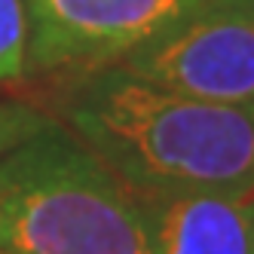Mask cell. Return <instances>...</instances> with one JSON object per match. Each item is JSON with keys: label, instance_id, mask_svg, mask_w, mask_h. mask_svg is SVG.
Returning <instances> with one entry per match:
<instances>
[{"label": "cell", "instance_id": "6", "mask_svg": "<svg viewBox=\"0 0 254 254\" xmlns=\"http://www.w3.org/2000/svg\"><path fill=\"white\" fill-rule=\"evenodd\" d=\"M25 6L22 0H0V83L25 77Z\"/></svg>", "mask_w": 254, "mask_h": 254}, {"label": "cell", "instance_id": "5", "mask_svg": "<svg viewBox=\"0 0 254 254\" xmlns=\"http://www.w3.org/2000/svg\"><path fill=\"white\" fill-rule=\"evenodd\" d=\"M141 202L150 254H254L248 193H172Z\"/></svg>", "mask_w": 254, "mask_h": 254}, {"label": "cell", "instance_id": "3", "mask_svg": "<svg viewBox=\"0 0 254 254\" xmlns=\"http://www.w3.org/2000/svg\"><path fill=\"white\" fill-rule=\"evenodd\" d=\"M117 64L178 95L254 104V0H202Z\"/></svg>", "mask_w": 254, "mask_h": 254}, {"label": "cell", "instance_id": "2", "mask_svg": "<svg viewBox=\"0 0 254 254\" xmlns=\"http://www.w3.org/2000/svg\"><path fill=\"white\" fill-rule=\"evenodd\" d=\"M0 254H150L144 202L46 120L0 153Z\"/></svg>", "mask_w": 254, "mask_h": 254}, {"label": "cell", "instance_id": "4", "mask_svg": "<svg viewBox=\"0 0 254 254\" xmlns=\"http://www.w3.org/2000/svg\"><path fill=\"white\" fill-rule=\"evenodd\" d=\"M202 0H22L25 74H83L184 19Z\"/></svg>", "mask_w": 254, "mask_h": 254}, {"label": "cell", "instance_id": "8", "mask_svg": "<svg viewBox=\"0 0 254 254\" xmlns=\"http://www.w3.org/2000/svg\"><path fill=\"white\" fill-rule=\"evenodd\" d=\"M248 202H251V208H254V190H251V193H248Z\"/></svg>", "mask_w": 254, "mask_h": 254}, {"label": "cell", "instance_id": "1", "mask_svg": "<svg viewBox=\"0 0 254 254\" xmlns=\"http://www.w3.org/2000/svg\"><path fill=\"white\" fill-rule=\"evenodd\" d=\"M56 104L64 129L141 199L254 190V104L178 95L120 64L70 74Z\"/></svg>", "mask_w": 254, "mask_h": 254}, {"label": "cell", "instance_id": "7", "mask_svg": "<svg viewBox=\"0 0 254 254\" xmlns=\"http://www.w3.org/2000/svg\"><path fill=\"white\" fill-rule=\"evenodd\" d=\"M46 114L34 111V107H25V104H6L0 107V153L9 150L12 144H19L22 138L34 135L40 129V126H46Z\"/></svg>", "mask_w": 254, "mask_h": 254}]
</instances>
